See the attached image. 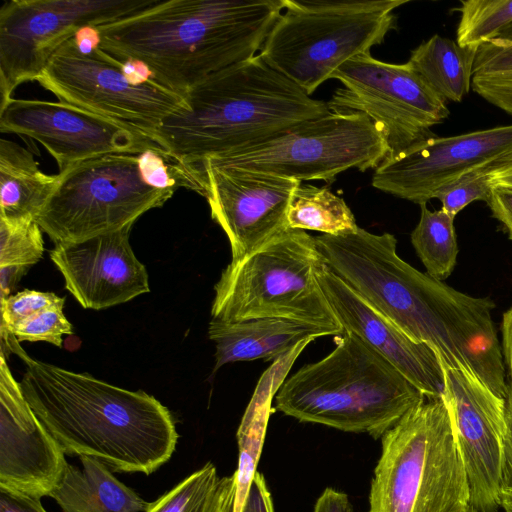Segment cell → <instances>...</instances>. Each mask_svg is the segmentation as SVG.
Returning a JSON list of instances; mask_svg holds the SVG:
<instances>
[{"label":"cell","instance_id":"cell-1","mask_svg":"<svg viewBox=\"0 0 512 512\" xmlns=\"http://www.w3.org/2000/svg\"><path fill=\"white\" fill-rule=\"evenodd\" d=\"M1 337L26 365L19 382L25 399L66 455L145 475L171 458L178 433L170 411L156 398L35 360L13 334Z\"/></svg>","mask_w":512,"mask_h":512},{"label":"cell","instance_id":"cell-2","mask_svg":"<svg viewBox=\"0 0 512 512\" xmlns=\"http://www.w3.org/2000/svg\"><path fill=\"white\" fill-rule=\"evenodd\" d=\"M283 7L284 0H157L95 28L97 46L141 64L185 97L214 73L258 55Z\"/></svg>","mask_w":512,"mask_h":512},{"label":"cell","instance_id":"cell-3","mask_svg":"<svg viewBox=\"0 0 512 512\" xmlns=\"http://www.w3.org/2000/svg\"><path fill=\"white\" fill-rule=\"evenodd\" d=\"M188 108L150 135L175 160L203 163L270 139L330 112L256 55L209 76L185 95Z\"/></svg>","mask_w":512,"mask_h":512},{"label":"cell","instance_id":"cell-4","mask_svg":"<svg viewBox=\"0 0 512 512\" xmlns=\"http://www.w3.org/2000/svg\"><path fill=\"white\" fill-rule=\"evenodd\" d=\"M336 347L306 364L277 389L275 409L301 422L381 438L425 400L383 356L356 335L335 336Z\"/></svg>","mask_w":512,"mask_h":512},{"label":"cell","instance_id":"cell-5","mask_svg":"<svg viewBox=\"0 0 512 512\" xmlns=\"http://www.w3.org/2000/svg\"><path fill=\"white\" fill-rule=\"evenodd\" d=\"M368 512H463L466 469L443 399L425 398L381 437Z\"/></svg>","mask_w":512,"mask_h":512},{"label":"cell","instance_id":"cell-6","mask_svg":"<svg viewBox=\"0 0 512 512\" xmlns=\"http://www.w3.org/2000/svg\"><path fill=\"white\" fill-rule=\"evenodd\" d=\"M323 265L315 237L287 228L231 260L214 287L212 319L285 318L341 335L344 329L318 280Z\"/></svg>","mask_w":512,"mask_h":512},{"label":"cell","instance_id":"cell-7","mask_svg":"<svg viewBox=\"0 0 512 512\" xmlns=\"http://www.w3.org/2000/svg\"><path fill=\"white\" fill-rule=\"evenodd\" d=\"M408 0H284L258 55L308 95L353 57L370 54Z\"/></svg>","mask_w":512,"mask_h":512},{"label":"cell","instance_id":"cell-8","mask_svg":"<svg viewBox=\"0 0 512 512\" xmlns=\"http://www.w3.org/2000/svg\"><path fill=\"white\" fill-rule=\"evenodd\" d=\"M57 175V185L35 219L55 244L83 241L132 226L175 192L154 188L144 180L138 154L103 155Z\"/></svg>","mask_w":512,"mask_h":512},{"label":"cell","instance_id":"cell-9","mask_svg":"<svg viewBox=\"0 0 512 512\" xmlns=\"http://www.w3.org/2000/svg\"><path fill=\"white\" fill-rule=\"evenodd\" d=\"M388 155L386 141L368 116L330 111L203 165L331 183L351 168L376 169Z\"/></svg>","mask_w":512,"mask_h":512},{"label":"cell","instance_id":"cell-10","mask_svg":"<svg viewBox=\"0 0 512 512\" xmlns=\"http://www.w3.org/2000/svg\"><path fill=\"white\" fill-rule=\"evenodd\" d=\"M59 100L96 115L133 126L149 137L170 115L188 108L185 97L149 77L137 81L124 63L97 45L66 41L36 78Z\"/></svg>","mask_w":512,"mask_h":512},{"label":"cell","instance_id":"cell-11","mask_svg":"<svg viewBox=\"0 0 512 512\" xmlns=\"http://www.w3.org/2000/svg\"><path fill=\"white\" fill-rule=\"evenodd\" d=\"M343 85L327 102L331 112H360L368 116L396 154L430 137V128L450 115L446 101L437 95L409 63L377 60L358 55L331 76Z\"/></svg>","mask_w":512,"mask_h":512},{"label":"cell","instance_id":"cell-12","mask_svg":"<svg viewBox=\"0 0 512 512\" xmlns=\"http://www.w3.org/2000/svg\"><path fill=\"white\" fill-rule=\"evenodd\" d=\"M157 0H10L0 9V107L35 81L53 54L86 28L115 22Z\"/></svg>","mask_w":512,"mask_h":512},{"label":"cell","instance_id":"cell-13","mask_svg":"<svg viewBox=\"0 0 512 512\" xmlns=\"http://www.w3.org/2000/svg\"><path fill=\"white\" fill-rule=\"evenodd\" d=\"M511 164L512 124L456 136H430L387 156L375 169L372 186L421 205L470 172L491 174Z\"/></svg>","mask_w":512,"mask_h":512},{"label":"cell","instance_id":"cell-14","mask_svg":"<svg viewBox=\"0 0 512 512\" xmlns=\"http://www.w3.org/2000/svg\"><path fill=\"white\" fill-rule=\"evenodd\" d=\"M0 132L38 141L56 160L59 173L107 154L159 146L143 131L81 108L42 100L11 98L0 107Z\"/></svg>","mask_w":512,"mask_h":512},{"label":"cell","instance_id":"cell-15","mask_svg":"<svg viewBox=\"0 0 512 512\" xmlns=\"http://www.w3.org/2000/svg\"><path fill=\"white\" fill-rule=\"evenodd\" d=\"M442 369L444 391L441 398L466 469L470 505L479 512H497L500 508L506 400L463 370Z\"/></svg>","mask_w":512,"mask_h":512},{"label":"cell","instance_id":"cell-16","mask_svg":"<svg viewBox=\"0 0 512 512\" xmlns=\"http://www.w3.org/2000/svg\"><path fill=\"white\" fill-rule=\"evenodd\" d=\"M203 171L211 217L229 240L232 260L288 228V209L301 181L208 164Z\"/></svg>","mask_w":512,"mask_h":512},{"label":"cell","instance_id":"cell-17","mask_svg":"<svg viewBox=\"0 0 512 512\" xmlns=\"http://www.w3.org/2000/svg\"><path fill=\"white\" fill-rule=\"evenodd\" d=\"M59 443L37 418L1 352L0 490L49 496L68 466Z\"/></svg>","mask_w":512,"mask_h":512},{"label":"cell","instance_id":"cell-18","mask_svg":"<svg viewBox=\"0 0 512 512\" xmlns=\"http://www.w3.org/2000/svg\"><path fill=\"white\" fill-rule=\"evenodd\" d=\"M131 227L57 243L50 251L66 289L83 308L105 309L150 291L146 268L130 245Z\"/></svg>","mask_w":512,"mask_h":512},{"label":"cell","instance_id":"cell-19","mask_svg":"<svg viewBox=\"0 0 512 512\" xmlns=\"http://www.w3.org/2000/svg\"><path fill=\"white\" fill-rule=\"evenodd\" d=\"M318 280L344 332L377 351L426 398L442 396L443 369L431 348L412 340L325 264L318 271Z\"/></svg>","mask_w":512,"mask_h":512},{"label":"cell","instance_id":"cell-20","mask_svg":"<svg viewBox=\"0 0 512 512\" xmlns=\"http://www.w3.org/2000/svg\"><path fill=\"white\" fill-rule=\"evenodd\" d=\"M208 335L216 347L215 372L223 365L237 361L276 360L299 344L330 334L306 323L266 317L238 322L212 319Z\"/></svg>","mask_w":512,"mask_h":512},{"label":"cell","instance_id":"cell-21","mask_svg":"<svg viewBox=\"0 0 512 512\" xmlns=\"http://www.w3.org/2000/svg\"><path fill=\"white\" fill-rule=\"evenodd\" d=\"M83 469L68 464L49 495L63 512H145L150 503L120 482L97 458L81 456Z\"/></svg>","mask_w":512,"mask_h":512},{"label":"cell","instance_id":"cell-22","mask_svg":"<svg viewBox=\"0 0 512 512\" xmlns=\"http://www.w3.org/2000/svg\"><path fill=\"white\" fill-rule=\"evenodd\" d=\"M57 182L58 175L44 173L30 151L0 140V219L35 220Z\"/></svg>","mask_w":512,"mask_h":512},{"label":"cell","instance_id":"cell-23","mask_svg":"<svg viewBox=\"0 0 512 512\" xmlns=\"http://www.w3.org/2000/svg\"><path fill=\"white\" fill-rule=\"evenodd\" d=\"M477 49L435 34L411 51L408 62L442 99L461 102L472 88Z\"/></svg>","mask_w":512,"mask_h":512},{"label":"cell","instance_id":"cell-24","mask_svg":"<svg viewBox=\"0 0 512 512\" xmlns=\"http://www.w3.org/2000/svg\"><path fill=\"white\" fill-rule=\"evenodd\" d=\"M236 475L220 477L212 463L150 503L145 512H233Z\"/></svg>","mask_w":512,"mask_h":512},{"label":"cell","instance_id":"cell-25","mask_svg":"<svg viewBox=\"0 0 512 512\" xmlns=\"http://www.w3.org/2000/svg\"><path fill=\"white\" fill-rule=\"evenodd\" d=\"M291 229L338 235L355 230V217L345 201L327 188L300 184L287 213Z\"/></svg>","mask_w":512,"mask_h":512},{"label":"cell","instance_id":"cell-26","mask_svg":"<svg viewBox=\"0 0 512 512\" xmlns=\"http://www.w3.org/2000/svg\"><path fill=\"white\" fill-rule=\"evenodd\" d=\"M420 219L411 243L427 270L437 280L448 278L456 265L458 245L454 219L442 209L431 211L421 204Z\"/></svg>","mask_w":512,"mask_h":512},{"label":"cell","instance_id":"cell-27","mask_svg":"<svg viewBox=\"0 0 512 512\" xmlns=\"http://www.w3.org/2000/svg\"><path fill=\"white\" fill-rule=\"evenodd\" d=\"M460 13L456 42L462 47H479L496 39L512 23V0H465Z\"/></svg>","mask_w":512,"mask_h":512},{"label":"cell","instance_id":"cell-28","mask_svg":"<svg viewBox=\"0 0 512 512\" xmlns=\"http://www.w3.org/2000/svg\"><path fill=\"white\" fill-rule=\"evenodd\" d=\"M42 229L35 220L0 219V267H30L42 257Z\"/></svg>","mask_w":512,"mask_h":512},{"label":"cell","instance_id":"cell-29","mask_svg":"<svg viewBox=\"0 0 512 512\" xmlns=\"http://www.w3.org/2000/svg\"><path fill=\"white\" fill-rule=\"evenodd\" d=\"M64 302L48 307L8 330L19 342H48L58 347L62 346V336L72 333V325L63 313Z\"/></svg>","mask_w":512,"mask_h":512},{"label":"cell","instance_id":"cell-30","mask_svg":"<svg viewBox=\"0 0 512 512\" xmlns=\"http://www.w3.org/2000/svg\"><path fill=\"white\" fill-rule=\"evenodd\" d=\"M491 175L483 170L470 172L441 188L434 196L441 209L452 218L474 201L487 203L492 190Z\"/></svg>","mask_w":512,"mask_h":512},{"label":"cell","instance_id":"cell-31","mask_svg":"<svg viewBox=\"0 0 512 512\" xmlns=\"http://www.w3.org/2000/svg\"><path fill=\"white\" fill-rule=\"evenodd\" d=\"M65 301L52 292L24 290L1 299V329L8 330L28 317Z\"/></svg>","mask_w":512,"mask_h":512},{"label":"cell","instance_id":"cell-32","mask_svg":"<svg viewBox=\"0 0 512 512\" xmlns=\"http://www.w3.org/2000/svg\"><path fill=\"white\" fill-rule=\"evenodd\" d=\"M472 89L487 102L512 116V72L474 75Z\"/></svg>","mask_w":512,"mask_h":512},{"label":"cell","instance_id":"cell-33","mask_svg":"<svg viewBox=\"0 0 512 512\" xmlns=\"http://www.w3.org/2000/svg\"><path fill=\"white\" fill-rule=\"evenodd\" d=\"M474 75L512 72V43L491 41L478 47Z\"/></svg>","mask_w":512,"mask_h":512},{"label":"cell","instance_id":"cell-34","mask_svg":"<svg viewBox=\"0 0 512 512\" xmlns=\"http://www.w3.org/2000/svg\"><path fill=\"white\" fill-rule=\"evenodd\" d=\"M505 434L503 446L502 483L500 491V508L512 512V393L508 391L505 398Z\"/></svg>","mask_w":512,"mask_h":512},{"label":"cell","instance_id":"cell-35","mask_svg":"<svg viewBox=\"0 0 512 512\" xmlns=\"http://www.w3.org/2000/svg\"><path fill=\"white\" fill-rule=\"evenodd\" d=\"M487 205L493 217L506 227L512 240V188L493 184Z\"/></svg>","mask_w":512,"mask_h":512},{"label":"cell","instance_id":"cell-36","mask_svg":"<svg viewBox=\"0 0 512 512\" xmlns=\"http://www.w3.org/2000/svg\"><path fill=\"white\" fill-rule=\"evenodd\" d=\"M242 512H274L273 501L262 473L256 472Z\"/></svg>","mask_w":512,"mask_h":512},{"label":"cell","instance_id":"cell-37","mask_svg":"<svg viewBox=\"0 0 512 512\" xmlns=\"http://www.w3.org/2000/svg\"><path fill=\"white\" fill-rule=\"evenodd\" d=\"M313 512H353L346 493L327 487L317 498Z\"/></svg>","mask_w":512,"mask_h":512},{"label":"cell","instance_id":"cell-38","mask_svg":"<svg viewBox=\"0 0 512 512\" xmlns=\"http://www.w3.org/2000/svg\"><path fill=\"white\" fill-rule=\"evenodd\" d=\"M0 512H47L41 499L0 490Z\"/></svg>","mask_w":512,"mask_h":512},{"label":"cell","instance_id":"cell-39","mask_svg":"<svg viewBox=\"0 0 512 512\" xmlns=\"http://www.w3.org/2000/svg\"><path fill=\"white\" fill-rule=\"evenodd\" d=\"M501 328L504 359L508 367L510 378L508 391L512 393V306L503 314Z\"/></svg>","mask_w":512,"mask_h":512},{"label":"cell","instance_id":"cell-40","mask_svg":"<svg viewBox=\"0 0 512 512\" xmlns=\"http://www.w3.org/2000/svg\"><path fill=\"white\" fill-rule=\"evenodd\" d=\"M29 267L26 266H4L0 267V292L1 299H4L12 292L21 277ZM0 299V300H1Z\"/></svg>","mask_w":512,"mask_h":512},{"label":"cell","instance_id":"cell-41","mask_svg":"<svg viewBox=\"0 0 512 512\" xmlns=\"http://www.w3.org/2000/svg\"><path fill=\"white\" fill-rule=\"evenodd\" d=\"M491 181L494 185L512 188V167L492 173Z\"/></svg>","mask_w":512,"mask_h":512},{"label":"cell","instance_id":"cell-42","mask_svg":"<svg viewBox=\"0 0 512 512\" xmlns=\"http://www.w3.org/2000/svg\"><path fill=\"white\" fill-rule=\"evenodd\" d=\"M493 41L498 43H512V23L507 26Z\"/></svg>","mask_w":512,"mask_h":512},{"label":"cell","instance_id":"cell-43","mask_svg":"<svg viewBox=\"0 0 512 512\" xmlns=\"http://www.w3.org/2000/svg\"><path fill=\"white\" fill-rule=\"evenodd\" d=\"M463 512H479L478 510H476L473 506H469L466 510H464Z\"/></svg>","mask_w":512,"mask_h":512}]
</instances>
